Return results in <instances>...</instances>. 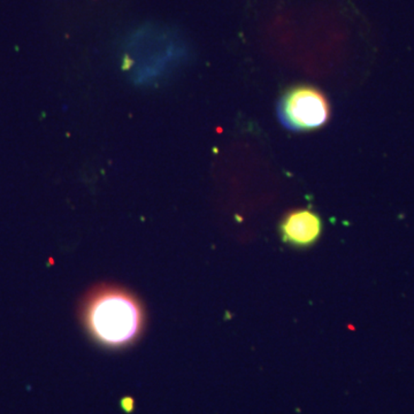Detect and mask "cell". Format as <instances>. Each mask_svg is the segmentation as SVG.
<instances>
[{
	"mask_svg": "<svg viewBox=\"0 0 414 414\" xmlns=\"http://www.w3.org/2000/svg\"><path fill=\"white\" fill-rule=\"evenodd\" d=\"M277 115L292 132H310L321 128L330 117L328 99L312 86H296L285 90L277 104Z\"/></svg>",
	"mask_w": 414,
	"mask_h": 414,
	"instance_id": "obj_2",
	"label": "cell"
},
{
	"mask_svg": "<svg viewBox=\"0 0 414 414\" xmlns=\"http://www.w3.org/2000/svg\"><path fill=\"white\" fill-rule=\"evenodd\" d=\"M121 405H122V408H125L126 412H132V408H134V402H132V398L123 399Z\"/></svg>",
	"mask_w": 414,
	"mask_h": 414,
	"instance_id": "obj_4",
	"label": "cell"
},
{
	"mask_svg": "<svg viewBox=\"0 0 414 414\" xmlns=\"http://www.w3.org/2000/svg\"><path fill=\"white\" fill-rule=\"evenodd\" d=\"M82 320L96 342L110 349H122L141 336L145 314L137 298L126 289L100 285L84 298Z\"/></svg>",
	"mask_w": 414,
	"mask_h": 414,
	"instance_id": "obj_1",
	"label": "cell"
},
{
	"mask_svg": "<svg viewBox=\"0 0 414 414\" xmlns=\"http://www.w3.org/2000/svg\"><path fill=\"white\" fill-rule=\"evenodd\" d=\"M280 231L283 242L296 248H309L321 236V218L310 209L292 211L285 215Z\"/></svg>",
	"mask_w": 414,
	"mask_h": 414,
	"instance_id": "obj_3",
	"label": "cell"
}]
</instances>
